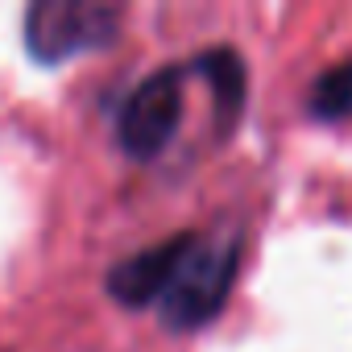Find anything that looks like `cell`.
I'll return each instance as SVG.
<instances>
[{"mask_svg":"<svg viewBox=\"0 0 352 352\" xmlns=\"http://www.w3.org/2000/svg\"><path fill=\"white\" fill-rule=\"evenodd\" d=\"M241 253H245L241 232H216V236L212 232H191L179 265H174V274H170V282L157 298L162 327L179 331V336L208 327L232 294Z\"/></svg>","mask_w":352,"mask_h":352,"instance_id":"6da1fadb","label":"cell"},{"mask_svg":"<svg viewBox=\"0 0 352 352\" xmlns=\"http://www.w3.org/2000/svg\"><path fill=\"white\" fill-rule=\"evenodd\" d=\"M120 34V9L96 0H38L25 9V50L54 67L63 58L104 50Z\"/></svg>","mask_w":352,"mask_h":352,"instance_id":"7a4b0ae2","label":"cell"},{"mask_svg":"<svg viewBox=\"0 0 352 352\" xmlns=\"http://www.w3.org/2000/svg\"><path fill=\"white\" fill-rule=\"evenodd\" d=\"M187 116V67H162L145 75L116 112V141L129 157L153 162Z\"/></svg>","mask_w":352,"mask_h":352,"instance_id":"3957f363","label":"cell"},{"mask_svg":"<svg viewBox=\"0 0 352 352\" xmlns=\"http://www.w3.org/2000/svg\"><path fill=\"white\" fill-rule=\"evenodd\" d=\"M187 236H191V232H179V236H166V241H157V245L133 253V257H120V261L108 270V278H104L108 298H116L120 307H133V311L157 307V298H162V290H166L174 265H179V257H183V249H187Z\"/></svg>","mask_w":352,"mask_h":352,"instance_id":"277c9868","label":"cell"},{"mask_svg":"<svg viewBox=\"0 0 352 352\" xmlns=\"http://www.w3.org/2000/svg\"><path fill=\"white\" fill-rule=\"evenodd\" d=\"M191 75H199L208 87H212V104H216V133L228 137L245 112V87H249V75H245V58L232 50V46H216V50H204L191 58Z\"/></svg>","mask_w":352,"mask_h":352,"instance_id":"5b68a950","label":"cell"},{"mask_svg":"<svg viewBox=\"0 0 352 352\" xmlns=\"http://www.w3.org/2000/svg\"><path fill=\"white\" fill-rule=\"evenodd\" d=\"M307 108H311V116H319V120H344V116H352V63L327 67V71L315 79Z\"/></svg>","mask_w":352,"mask_h":352,"instance_id":"8992f818","label":"cell"}]
</instances>
